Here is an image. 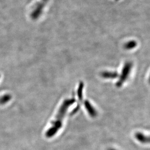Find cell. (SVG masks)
Masks as SVG:
<instances>
[{
  "label": "cell",
  "instance_id": "cell-2",
  "mask_svg": "<svg viewBox=\"0 0 150 150\" xmlns=\"http://www.w3.org/2000/svg\"><path fill=\"white\" fill-rule=\"evenodd\" d=\"M84 103H85V108H86V110L88 111L89 115L92 117L96 116L97 114L96 110L93 107L92 105H91V103L88 100H85Z\"/></svg>",
  "mask_w": 150,
  "mask_h": 150
},
{
  "label": "cell",
  "instance_id": "cell-3",
  "mask_svg": "<svg viewBox=\"0 0 150 150\" xmlns=\"http://www.w3.org/2000/svg\"><path fill=\"white\" fill-rule=\"evenodd\" d=\"M136 137L137 140L142 143H147L149 142V137L141 133H136Z\"/></svg>",
  "mask_w": 150,
  "mask_h": 150
},
{
  "label": "cell",
  "instance_id": "cell-1",
  "mask_svg": "<svg viewBox=\"0 0 150 150\" xmlns=\"http://www.w3.org/2000/svg\"><path fill=\"white\" fill-rule=\"evenodd\" d=\"M75 100L74 99L66 100H64L57 114L55 119L52 122V125L50 128L46 133V136L48 138H50L54 136V135L58 132L60 128L62 126L63 120L65 116L68 108L74 103Z\"/></svg>",
  "mask_w": 150,
  "mask_h": 150
},
{
  "label": "cell",
  "instance_id": "cell-4",
  "mask_svg": "<svg viewBox=\"0 0 150 150\" xmlns=\"http://www.w3.org/2000/svg\"><path fill=\"white\" fill-rule=\"evenodd\" d=\"M11 99V96L9 94H5L0 97V104L5 105Z\"/></svg>",
  "mask_w": 150,
  "mask_h": 150
},
{
  "label": "cell",
  "instance_id": "cell-5",
  "mask_svg": "<svg viewBox=\"0 0 150 150\" xmlns=\"http://www.w3.org/2000/svg\"><path fill=\"white\" fill-rule=\"evenodd\" d=\"M115 150V149H109V150Z\"/></svg>",
  "mask_w": 150,
  "mask_h": 150
}]
</instances>
